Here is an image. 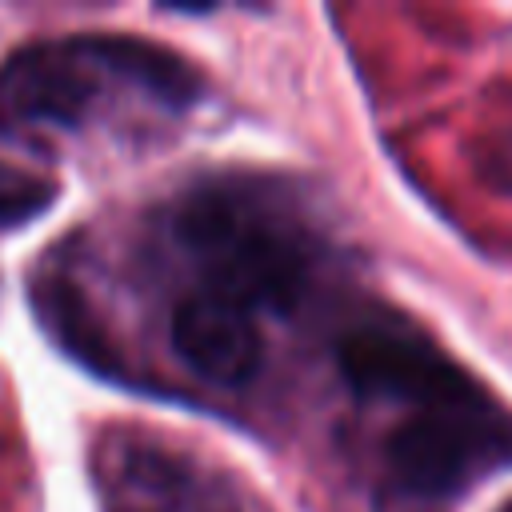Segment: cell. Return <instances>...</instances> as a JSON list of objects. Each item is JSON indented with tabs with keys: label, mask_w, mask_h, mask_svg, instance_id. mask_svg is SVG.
Instances as JSON below:
<instances>
[{
	"label": "cell",
	"mask_w": 512,
	"mask_h": 512,
	"mask_svg": "<svg viewBox=\"0 0 512 512\" xmlns=\"http://www.w3.org/2000/svg\"><path fill=\"white\" fill-rule=\"evenodd\" d=\"M176 236L204 272V292L244 308H296L308 280L300 236L236 192L200 188L176 212Z\"/></svg>",
	"instance_id": "cell-1"
},
{
	"label": "cell",
	"mask_w": 512,
	"mask_h": 512,
	"mask_svg": "<svg viewBox=\"0 0 512 512\" xmlns=\"http://www.w3.org/2000/svg\"><path fill=\"white\" fill-rule=\"evenodd\" d=\"M388 472L412 496H452L476 476L512 464V420L484 400L424 408L388 444Z\"/></svg>",
	"instance_id": "cell-2"
},
{
	"label": "cell",
	"mask_w": 512,
	"mask_h": 512,
	"mask_svg": "<svg viewBox=\"0 0 512 512\" xmlns=\"http://www.w3.org/2000/svg\"><path fill=\"white\" fill-rule=\"evenodd\" d=\"M340 376L356 396L404 400L424 408H452L484 400L480 384L436 344L404 328H356L336 344Z\"/></svg>",
	"instance_id": "cell-3"
},
{
	"label": "cell",
	"mask_w": 512,
	"mask_h": 512,
	"mask_svg": "<svg viewBox=\"0 0 512 512\" xmlns=\"http://www.w3.org/2000/svg\"><path fill=\"white\" fill-rule=\"evenodd\" d=\"M96 68L84 36L36 40L0 64V132L60 124L72 128L96 100Z\"/></svg>",
	"instance_id": "cell-4"
},
{
	"label": "cell",
	"mask_w": 512,
	"mask_h": 512,
	"mask_svg": "<svg viewBox=\"0 0 512 512\" xmlns=\"http://www.w3.org/2000/svg\"><path fill=\"white\" fill-rule=\"evenodd\" d=\"M172 348L204 380L240 388L260 368V332L244 304L192 292L172 312Z\"/></svg>",
	"instance_id": "cell-5"
},
{
	"label": "cell",
	"mask_w": 512,
	"mask_h": 512,
	"mask_svg": "<svg viewBox=\"0 0 512 512\" xmlns=\"http://www.w3.org/2000/svg\"><path fill=\"white\" fill-rule=\"evenodd\" d=\"M84 40H88L92 56H96L108 72H116V76L140 84L144 92H152L156 100H164V104H172V108L192 104L196 92H200L196 72H192L176 52H168V48H160V44H148V40H136V36H116V32H92V36H84Z\"/></svg>",
	"instance_id": "cell-6"
},
{
	"label": "cell",
	"mask_w": 512,
	"mask_h": 512,
	"mask_svg": "<svg viewBox=\"0 0 512 512\" xmlns=\"http://www.w3.org/2000/svg\"><path fill=\"white\" fill-rule=\"evenodd\" d=\"M56 200V184L0 160V228L28 224Z\"/></svg>",
	"instance_id": "cell-7"
}]
</instances>
